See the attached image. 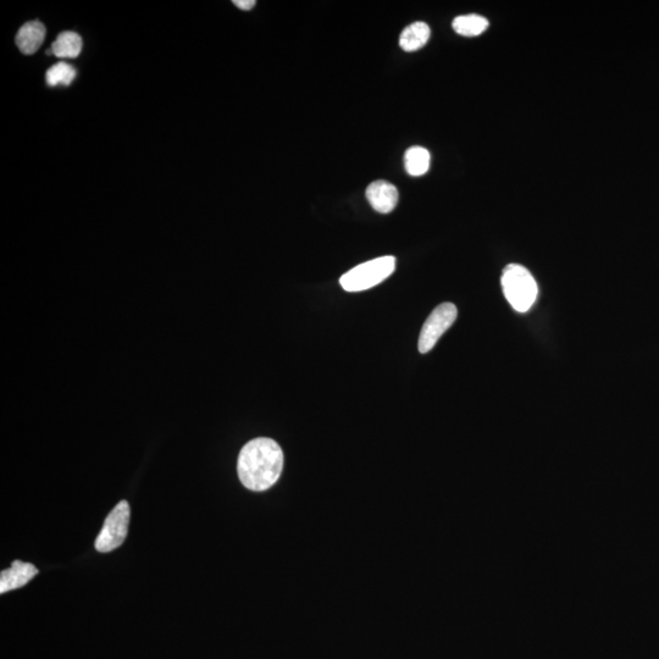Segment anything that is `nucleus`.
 I'll return each mask as SVG.
<instances>
[{"instance_id": "nucleus-13", "label": "nucleus", "mask_w": 659, "mask_h": 659, "mask_svg": "<svg viewBox=\"0 0 659 659\" xmlns=\"http://www.w3.org/2000/svg\"><path fill=\"white\" fill-rule=\"evenodd\" d=\"M76 70L70 64L58 63L47 71L46 81L49 86H69L75 80Z\"/></svg>"}, {"instance_id": "nucleus-3", "label": "nucleus", "mask_w": 659, "mask_h": 659, "mask_svg": "<svg viewBox=\"0 0 659 659\" xmlns=\"http://www.w3.org/2000/svg\"><path fill=\"white\" fill-rule=\"evenodd\" d=\"M395 270V257L376 258L348 271L342 276L340 284L347 292L367 291L390 278Z\"/></svg>"}, {"instance_id": "nucleus-7", "label": "nucleus", "mask_w": 659, "mask_h": 659, "mask_svg": "<svg viewBox=\"0 0 659 659\" xmlns=\"http://www.w3.org/2000/svg\"><path fill=\"white\" fill-rule=\"evenodd\" d=\"M38 569L31 563L15 561L11 564L10 569L4 570L0 574V594L20 589V587L29 584L36 577Z\"/></svg>"}, {"instance_id": "nucleus-10", "label": "nucleus", "mask_w": 659, "mask_h": 659, "mask_svg": "<svg viewBox=\"0 0 659 659\" xmlns=\"http://www.w3.org/2000/svg\"><path fill=\"white\" fill-rule=\"evenodd\" d=\"M82 51V38L75 32H63L52 44L49 54L63 59H74L79 57Z\"/></svg>"}, {"instance_id": "nucleus-12", "label": "nucleus", "mask_w": 659, "mask_h": 659, "mask_svg": "<svg viewBox=\"0 0 659 659\" xmlns=\"http://www.w3.org/2000/svg\"><path fill=\"white\" fill-rule=\"evenodd\" d=\"M430 159L428 149L419 146L409 148L404 155L407 173L414 177L425 175L430 168Z\"/></svg>"}, {"instance_id": "nucleus-11", "label": "nucleus", "mask_w": 659, "mask_h": 659, "mask_svg": "<svg viewBox=\"0 0 659 659\" xmlns=\"http://www.w3.org/2000/svg\"><path fill=\"white\" fill-rule=\"evenodd\" d=\"M452 27L458 35L464 37H476L480 36L481 33H484L487 30V27H489V21H487L484 16L476 14L462 15L453 20Z\"/></svg>"}, {"instance_id": "nucleus-6", "label": "nucleus", "mask_w": 659, "mask_h": 659, "mask_svg": "<svg viewBox=\"0 0 659 659\" xmlns=\"http://www.w3.org/2000/svg\"><path fill=\"white\" fill-rule=\"evenodd\" d=\"M368 201L370 206L381 214H389L398 204V190L390 182L379 180L374 181L367 188Z\"/></svg>"}, {"instance_id": "nucleus-2", "label": "nucleus", "mask_w": 659, "mask_h": 659, "mask_svg": "<svg viewBox=\"0 0 659 659\" xmlns=\"http://www.w3.org/2000/svg\"><path fill=\"white\" fill-rule=\"evenodd\" d=\"M502 290L507 301L519 313L528 312L534 306L539 287L530 271L519 264H509L503 270Z\"/></svg>"}, {"instance_id": "nucleus-4", "label": "nucleus", "mask_w": 659, "mask_h": 659, "mask_svg": "<svg viewBox=\"0 0 659 659\" xmlns=\"http://www.w3.org/2000/svg\"><path fill=\"white\" fill-rule=\"evenodd\" d=\"M130 524V506L126 501H121L109 513L103 525L101 533L96 540V550L108 553L116 550L124 544Z\"/></svg>"}, {"instance_id": "nucleus-5", "label": "nucleus", "mask_w": 659, "mask_h": 659, "mask_svg": "<svg viewBox=\"0 0 659 659\" xmlns=\"http://www.w3.org/2000/svg\"><path fill=\"white\" fill-rule=\"evenodd\" d=\"M458 309L453 303H442L435 308L430 317L426 319L419 336V352L429 353L439 342L441 336L451 328L456 321Z\"/></svg>"}, {"instance_id": "nucleus-1", "label": "nucleus", "mask_w": 659, "mask_h": 659, "mask_svg": "<svg viewBox=\"0 0 659 659\" xmlns=\"http://www.w3.org/2000/svg\"><path fill=\"white\" fill-rule=\"evenodd\" d=\"M282 468L284 452L278 442L268 437L249 441L238 456V478L251 491L269 490L278 483Z\"/></svg>"}, {"instance_id": "nucleus-14", "label": "nucleus", "mask_w": 659, "mask_h": 659, "mask_svg": "<svg viewBox=\"0 0 659 659\" xmlns=\"http://www.w3.org/2000/svg\"><path fill=\"white\" fill-rule=\"evenodd\" d=\"M232 3H234L238 9L245 11L253 9L254 5L257 4L256 0H234Z\"/></svg>"}, {"instance_id": "nucleus-8", "label": "nucleus", "mask_w": 659, "mask_h": 659, "mask_svg": "<svg viewBox=\"0 0 659 659\" xmlns=\"http://www.w3.org/2000/svg\"><path fill=\"white\" fill-rule=\"evenodd\" d=\"M46 38V27L40 21L27 22L16 36V44L26 55L35 54L41 48Z\"/></svg>"}, {"instance_id": "nucleus-9", "label": "nucleus", "mask_w": 659, "mask_h": 659, "mask_svg": "<svg viewBox=\"0 0 659 659\" xmlns=\"http://www.w3.org/2000/svg\"><path fill=\"white\" fill-rule=\"evenodd\" d=\"M431 35L430 27L425 22H414L403 30L400 46L404 52H415L428 43Z\"/></svg>"}]
</instances>
